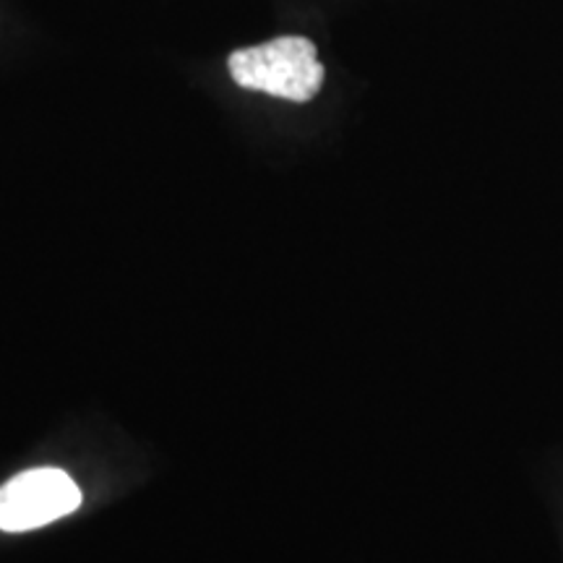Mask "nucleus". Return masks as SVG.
<instances>
[{
	"instance_id": "nucleus-1",
	"label": "nucleus",
	"mask_w": 563,
	"mask_h": 563,
	"mask_svg": "<svg viewBox=\"0 0 563 563\" xmlns=\"http://www.w3.org/2000/svg\"><path fill=\"white\" fill-rule=\"evenodd\" d=\"M228 68L238 87L290 102H311L327 76L319 51L308 37H277L241 47L228 58Z\"/></svg>"
},
{
	"instance_id": "nucleus-2",
	"label": "nucleus",
	"mask_w": 563,
	"mask_h": 563,
	"mask_svg": "<svg viewBox=\"0 0 563 563\" xmlns=\"http://www.w3.org/2000/svg\"><path fill=\"white\" fill-rule=\"evenodd\" d=\"M81 506V490L63 470L21 473L0 488V530L30 532L68 517Z\"/></svg>"
}]
</instances>
